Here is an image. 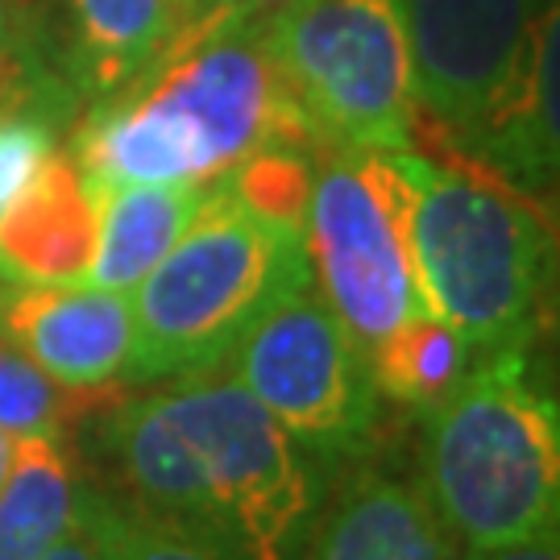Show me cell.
Listing matches in <instances>:
<instances>
[{"label": "cell", "mask_w": 560, "mask_h": 560, "mask_svg": "<svg viewBox=\"0 0 560 560\" xmlns=\"http://www.w3.org/2000/svg\"><path fill=\"white\" fill-rule=\"evenodd\" d=\"M279 138L312 141L282 96L261 25L221 21L92 104L75 125V159L96 183H203Z\"/></svg>", "instance_id": "1"}, {"label": "cell", "mask_w": 560, "mask_h": 560, "mask_svg": "<svg viewBox=\"0 0 560 560\" xmlns=\"http://www.w3.org/2000/svg\"><path fill=\"white\" fill-rule=\"evenodd\" d=\"M402 237L428 316L457 332L474 361L540 332L552 287V233L532 196L465 159L390 150Z\"/></svg>", "instance_id": "2"}, {"label": "cell", "mask_w": 560, "mask_h": 560, "mask_svg": "<svg viewBox=\"0 0 560 560\" xmlns=\"http://www.w3.org/2000/svg\"><path fill=\"white\" fill-rule=\"evenodd\" d=\"M423 490L460 548H502L560 523V411L532 345L478 358L423 407Z\"/></svg>", "instance_id": "3"}, {"label": "cell", "mask_w": 560, "mask_h": 560, "mask_svg": "<svg viewBox=\"0 0 560 560\" xmlns=\"http://www.w3.org/2000/svg\"><path fill=\"white\" fill-rule=\"evenodd\" d=\"M312 287L303 233L249 212L212 179L196 221L133 287L129 382H166L224 365L279 300Z\"/></svg>", "instance_id": "4"}, {"label": "cell", "mask_w": 560, "mask_h": 560, "mask_svg": "<svg viewBox=\"0 0 560 560\" xmlns=\"http://www.w3.org/2000/svg\"><path fill=\"white\" fill-rule=\"evenodd\" d=\"M159 395L200 465L212 548L229 560H303L332 494V465L224 365L166 378Z\"/></svg>", "instance_id": "5"}, {"label": "cell", "mask_w": 560, "mask_h": 560, "mask_svg": "<svg viewBox=\"0 0 560 560\" xmlns=\"http://www.w3.org/2000/svg\"><path fill=\"white\" fill-rule=\"evenodd\" d=\"M261 25L287 104L320 150H402L416 80L402 0H287Z\"/></svg>", "instance_id": "6"}, {"label": "cell", "mask_w": 560, "mask_h": 560, "mask_svg": "<svg viewBox=\"0 0 560 560\" xmlns=\"http://www.w3.org/2000/svg\"><path fill=\"white\" fill-rule=\"evenodd\" d=\"M303 212L312 282L365 353L423 316L402 237V191L390 150H320Z\"/></svg>", "instance_id": "7"}, {"label": "cell", "mask_w": 560, "mask_h": 560, "mask_svg": "<svg viewBox=\"0 0 560 560\" xmlns=\"http://www.w3.org/2000/svg\"><path fill=\"white\" fill-rule=\"evenodd\" d=\"M229 361V374L332 469L370 453L382 399L370 353L312 287L275 303Z\"/></svg>", "instance_id": "8"}, {"label": "cell", "mask_w": 560, "mask_h": 560, "mask_svg": "<svg viewBox=\"0 0 560 560\" xmlns=\"http://www.w3.org/2000/svg\"><path fill=\"white\" fill-rule=\"evenodd\" d=\"M552 0H402L416 108L465 154L520 80Z\"/></svg>", "instance_id": "9"}, {"label": "cell", "mask_w": 560, "mask_h": 560, "mask_svg": "<svg viewBox=\"0 0 560 560\" xmlns=\"http://www.w3.org/2000/svg\"><path fill=\"white\" fill-rule=\"evenodd\" d=\"M0 337L59 386L92 390L125 374L133 312L125 291L92 282L13 287L0 295Z\"/></svg>", "instance_id": "10"}, {"label": "cell", "mask_w": 560, "mask_h": 560, "mask_svg": "<svg viewBox=\"0 0 560 560\" xmlns=\"http://www.w3.org/2000/svg\"><path fill=\"white\" fill-rule=\"evenodd\" d=\"M303 560H457V540L420 478L365 469L328 494Z\"/></svg>", "instance_id": "11"}, {"label": "cell", "mask_w": 560, "mask_h": 560, "mask_svg": "<svg viewBox=\"0 0 560 560\" xmlns=\"http://www.w3.org/2000/svg\"><path fill=\"white\" fill-rule=\"evenodd\" d=\"M96 254V196L75 159L50 154L9 208H0V282H83Z\"/></svg>", "instance_id": "12"}, {"label": "cell", "mask_w": 560, "mask_h": 560, "mask_svg": "<svg viewBox=\"0 0 560 560\" xmlns=\"http://www.w3.org/2000/svg\"><path fill=\"white\" fill-rule=\"evenodd\" d=\"M101 448L117 469L120 494L141 515L212 544V515L203 499L200 465L175 428L159 390L120 402L101 423Z\"/></svg>", "instance_id": "13"}, {"label": "cell", "mask_w": 560, "mask_h": 560, "mask_svg": "<svg viewBox=\"0 0 560 560\" xmlns=\"http://www.w3.org/2000/svg\"><path fill=\"white\" fill-rule=\"evenodd\" d=\"M55 38L80 96H113L179 42V0H59Z\"/></svg>", "instance_id": "14"}, {"label": "cell", "mask_w": 560, "mask_h": 560, "mask_svg": "<svg viewBox=\"0 0 560 560\" xmlns=\"http://www.w3.org/2000/svg\"><path fill=\"white\" fill-rule=\"evenodd\" d=\"M88 183L96 196V254L83 282L125 295L183 237L208 191L203 183Z\"/></svg>", "instance_id": "15"}, {"label": "cell", "mask_w": 560, "mask_h": 560, "mask_svg": "<svg viewBox=\"0 0 560 560\" xmlns=\"http://www.w3.org/2000/svg\"><path fill=\"white\" fill-rule=\"evenodd\" d=\"M80 481L55 436H18L0 481V560H38L75 523Z\"/></svg>", "instance_id": "16"}, {"label": "cell", "mask_w": 560, "mask_h": 560, "mask_svg": "<svg viewBox=\"0 0 560 560\" xmlns=\"http://www.w3.org/2000/svg\"><path fill=\"white\" fill-rule=\"evenodd\" d=\"M469 365H474L469 345L428 312L407 320L399 332H390L370 349V370L378 382V395L420 407V411L448 395L465 378Z\"/></svg>", "instance_id": "17"}, {"label": "cell", "mask_w": 560, "mask_h": 560, "mask_svg": "<svg viewBox=\"0 0 560 560\" xmlns=\"http://www.w3.org/2000/svg\"><path fill=\"white\" fill-rule=\"evenodd\" d=\"M75 527L92 540L101 560H229L212 544L183 536L166 523L141 515L125 499L80 486L75 494Z\"/></svg>", "instance_id": "18"}, {"label": "cell", "mask_w": 560, "mask_h": 560, "mask_svg": "<svg viewBox=\"0 0 560 560\" xmlns=\"http://www.w3.org/2000/svg\"><path fill=\"white\" fill-rule=\"evenodd\" d=\"M312 154H320L312 141H266L258 150H249L241 162H233L217 179L249 212L303 233V212H307V196H312V179H316V159Z\"/></svg>", "instance_id": "19"}, {"label": "cell", "mask_w": 560, "mask_h": 560, "mask_svg": "<svg viewBox=\"0 0 560 560\" xmlns=\"http://www.w3.org/2000/svg\"><path fill=\"white\" fill-rule=\"evenodd\" d=\"M59 411V382L0 337V428L13 436H55Z\"/></svg>", "instance_id": "20"}, {"label": "cell", "mask_w": 560, "mask_h": 560, "mask_svg": "<svg viewBox=\"0 0 560 560\" xmlns=\"http://www.w3.org/2000/svg\"><path fill=\"white\" fill-rule=\"evenodd\" d=\"M59 125L34 113H4L0 117V208L18 200L30 179L55 154Z\"/></svg>", "instance_id": "21"}, {"label": "cell", "mask_w": 560, "mask_h": 560, "mask_svg": "<svg viewBox=\"0 0 560 560\" xmlns=\"http://www.w3.org/2000/svg\"><path fill=\"white\" fill-rule=\"evenodd\" d=\"M59 59L55 34L46 30V0H0V59Z\"/></svg>", "instance_id": "22"}, {"label": "cell", "mask_w": 560, "mask_h": 560, "mask_svg": "<svg viewBox=\"0 0 560 560\" xmlns=\"http://www.w3.org/2000/svg\"><path fill=\"white\" fill-rule=\"evenodd\" d=\"M460 560H560V527L536 532L520 544H502V548H460Z\"/></svg>", "instance_id": "23"}, {"label": "cell", "mask_w": 560, "mask_h": 560, "mask_svg": "<svg viewBox=\"0 0 560 560\" xmlns=\"http://www.w3.org/2000/svg\"><path fill=\"white\" fill-rule=\"evenodd\" d=\"M237 0H179V42L229 21Z\"/></svg>", "instance_id": "24"}, {"label": "cell", "mask_w": 560, "mask_h": 560, "mask_svg": "<svg viewBox=\"0 0 560 560\" xmlns=\"http://www.w3.org/2000/svg\"><path fill=\"white\" fill-rule=\"evenodd\" d=\"M38 560H101V552H96V548H92V540H88L80 527L71 523V527H67V532H62L59 540L50 544Z\"/></svg>", "instance_id": "25"}, {"label": "cell", "mask_w": 560, "mask_h": 560, "mask_svg": "<svg viewBox=\"0 0 560 560\" xmlns=\"http://www.w3.org/2000/svg\"><path fill=\"white\" fill-rule=\"evenodd\" d=\"M282 4H287V0H237L229 21H266L275 9H282Z\"/></svg>", "instance_id": "26"}, {"label": "cell", "mask_w": 560, "mask_h": 560, "mask_svg": "<svg viewBox=\"0 0 560 560\" xmlns=\"http://www.w3.org/2000/svg\"><path fill=\"white\" fill-rule=\"evenodd\" d=\"M13 441H18V436L0 428V481H4V474H9V460H13Z\"/></svg>", "instance_id": "27"}]
</instances>
